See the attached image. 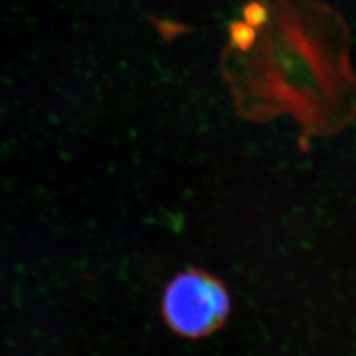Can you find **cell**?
Masks as SVG:
<instances>
[{
  "instance_id": "6da1fadb",
  "label": "cell",
  "mask_w": 356,
  "mask_h": 356,
  "mask_svg": "<svg viewBox=\"0 0 356 356\" xmlns=\"http://www.w3.org/2000/svg\"><path fill=\"white\" fill-rule=\"evenodd\" d=\"M229 296L223 285L200 270L170 281L163 298L166 323L179 335L200 338L216 330L227 317Z\"/></svg>"
},
{
  "instance_id": "7a4b0ae2",
  "label": "cell",
  "mask_w": 356,
  "mask_h": 356,
  "mask_svg": "<svg viewBox=\"0 0 356 356\" xmlns=\"http://www.w3.org/2000/svg\"><path fill=\"white\" fill-rule=\"evenodd\" d=\"M229 33L232 44L242 51L250 49L256 41V31L254 26H248L247 23H234L231 26Z\"/></svg>"
},
{
  "instance_id": "3957f363",
  "label": "cell",
  "mask_w": 356,
  "mask_h": 356,
  "mask_svg": "<svg viewBox=\"0 0 356 356\" xmlns=\"http://www.w3.org/2000/svg\"><path fill=\"white\" fill-rule=\"evenodd\" d=\"M244 17H245V23L248 26H254V28L263 26L268 22V8L257 1L250 3L244 8Z\"/></svg>"
}]
</instances>
